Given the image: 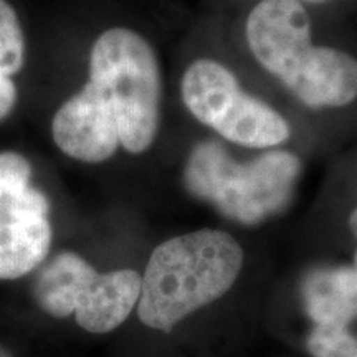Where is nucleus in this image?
Here are the masks:
<instances>
[{"mask_svg":"<svg viewBox=\"0 0 357 357\" xmlns=\"http://www.w3.org/2000/svg\"><path fill=\"white\" fill-rule=\"evenodd\" d=\"M0 357H13V356L10 354V352H8V351L6 349V347L0 346Z\"/></svg>","mask_w":357,"mask_h":357,"instance_id":"obj_16","label":"nucleus"},{"mask_svg":"<svg viewBox=\"0 0 357 357\" xmlns=\"http://www.w3.org/2000/svg\"><path fill=\"white\" fill-rule=\"evenodd\" d=\"M307 2H326V0H307Z\"/></svg>","mask_w":357,"mask_h":357,"instance_id":"obj_17","label":"nucleus"},{"mask_svg":"<svg viewBox=\"0 0 357 357\" xmlns=\"http://www.w3.org/2000/svg\"><path fill=\"white\" fill-rule=\"evenodd\" d=\"M181 91L190 114L234 144L270 149L291 134L278 111L245 93L235 75L218 61H194L185 70Z\"/></svg>","mask_w":357,"mask_h":357,"instance_id":"obj_5","label":"nucleus"},{"mask_svg":"<svg viewBox=\"0 0 357 357\" xmlns=\"http://www.w3.org/2000/svg\"><path fill=\"white\" fill-rule=\"evenodd\" d=\"M356 265H357V253H356Z\"/></svg>","mask_w":357,"mask_h":357,"instance_id":"obj_18","label":"nucleus"},{"mask_svg":"<svg viewBox=\"0 0 357 357\" xmlns=\"http://www.w3.org/2000/svg\"><path fill=\"white\" fill-rule=\"evenodd\" d=\"M300 171V159L287 151H270L248 162H236L220 144L204 142L187 160L185 184L225 217L258 225L289 204Z\"/></svg>","mask_w":357,"mask_h":357,"instance_id":"obj_3","label":"nucleus"},{"mask_svg":"<svg viewBox=\"0 0 357 357\" xmlns=\"http://www.w3.org/2000/svg\"><path fill=\"white\" fill-rule=\"evenodd\" d=\"M284 86L310 108H342L357 98V58L316 47L307 65Z\"/></svg>","mask_w":357,"mask_h":357,"instance_id":"obj_9","label":"nucleus"},{"mask_svg":"<svg viewBox=\"0 0 357 357\" xmlns=\"http://www.w3.org/2000/svg\"><path fill=\"white\" fill-rule=\"evenodd\" d=\"M52 136L61 153L86 164L105 162L121 146L113 113L89 84L58 108Z\"/></svg>","mask_w":357,"mask_h":357,"instance_id":"obj_8","label":"nucleus"},{"mask_svg":"<svg viewBox=\"0 0 357 357\" xmlns=\"http://www.w3.org/2000/svg\"><path fill=\"white\" fill-rule=\"evenodd\" d=\"M349 229L352 231V235L357 238V208L349 215Z\"/></svg>","mask_w":357,"mask_h":357,"instance_id":"obj_15","label":"nucleus"},{"mask_svg":"<svg viewBox=\"0 0 357 357\" xmlns=\"http://www.w3.org/2000/svg\"><path fill=\"white\" fill-rule=\"evenodd\" d=\"M32 164L24 154L15 151L0 153V199L30 187Z\"/></svg>","mask_w":357,"mask_h":357,"instance_id":"obj_13","label":"nucleus"},{"mask_svg":"<svg viewBox=\"0 0 357 357\" xmlns=\"http://www.w3.org/2000/svg\"><path fill=\"white\" fill-rule=\"evenodd\" d=\"M306 347L312 357H357V337L347 328L314 326Z\"/></svg>","mask_w":357,"mask_h":357,"instance_id":"obj_12","label":"nucleus"},{"mask_svg":"<svg viewBox=\"0 0 357 357\" xmlns=\"http://www.w3.org/2000/svg\"><path fill=\"white\" fill-rule=\"evenodd\" d=\"M17 105V86L10 77L0 75V123L8 118Z\"/></svg>","mask_w":357,"mask_h":357,"instance_id":"obj_14","label":"nucleus"},{"mask_svg":"<svg viewBox=\"0 0 357 357\" xmlns=\"http://www.w3.org/2000/svg\"><path fill=\"white\" fill-rule=\"evenodd\" d=\"M242 266L243 250L227 231L204 229L166 240L154 250L141 276V323L169 333L229 291Z\"/></svg>","mask_w":357,"mask_h":357,"instance_id":"obj_1","label":"nucleus"},{"mask_svg":"<svg viewBox=\"0 0 357 357\" xmlns=\"http://www.w3.org/2000/svg\"><path fill=\"white\" fill-rule=\"evenodd\" d=\"M305 310L314 326L349 328L357 319V266H326L306 275Z\"/></svg>","mask_w":357,"mask_h":357,"instance_id":"obj_10","label":"nucleus"},{"mask_svg":"<svg viewBox=\"0 0 357 357\" xmlns=\"http://www.w3.org/2000/svg\"><path fill=\"white\" fill-rule=\"evenodd\" d=\"M25 63V35L19 15L7 0H0V75H17Z\"/></svg>","mask_w":357,"mask_h":357,"instance_id":"obj_11","label":"nucleus"},{"mask_svg":"<svg viewBox=\"0 0 357 357\" xmlns=\"http://www.w3.org/2000/svg\"><path fill=\"white\" fill-rule=\"evenodd\" d=\"M253 56L283 84L307 65L314 53L311 22L300 0H261L247 20Z\"/></svg>","mask_w":357,"mask_h":357,"instance_id":"obj_6","label":"nucleus"},{"mask_svg":"<svg viewBox=\"0 0 357 357\" xmlns=\"http://www.w3.org/2000/svg\"><path fill=\"white\" fill-rule=\"evenodd\" d=\"M89 86L113 113L121 146L142 154L153 146L160 121V70L154 48L134 30L102 32L89 53Z\"/></svg>","mask_w":357,"mask_h":357,"instance_id":"obj_2","label":"nucleus"},{"mask_svg":"<svg viewBox=\"0 0 357 357\" xmlns=\"http://www.w3.org/2000/svg\"><path fill=\"white\" fill-rule=\"evenodd\" d=\"M50 202L33 185L0 199V280H19L47 260Z\"/></svg>","mask_w":357,"mask_h":357,"instance_id":"obj_7","label":"nucleus"},{"mask_svg":"<svg viewBox=\"0 0 357 357\" xmlns=\"http://www.w3.org/2000/svg\"><path fill=\"white\" fill-rule=\"evenodd\" d=\"M141 275L134 270L100 273L75 252L45 263L33 283L37 305L55 318L75 314L84 331H114L139 301Z\"/></svg>","mask_w":357,"mask_h":357,"instance_id":"obj_4","label":"nucleus"}]
</instances>
